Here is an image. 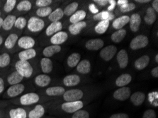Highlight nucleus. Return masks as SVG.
<instances>
[{
    "label": "nucleus",
    "mask_w": 158,
    "mask_h": 118,
    "mask_svg": "<svg viewBox=\"0 0 158 118\" xmlns=\"http://www.w3.org/2000/svg\"><path fill=\"white\" fill-rule=\"evenodd\" d=\"M16 70L23 77L29 78L32 75L33 69L31 64L28 61L19 60L15 64Z\"/></svg>",
    "instance_id": "f257e3e1"
},
{
    "label": "nucleus",
    "mask_w": 158,
    "mask_h": 118,
    "mask_svg": "<svg viewBox=\"0 0 158 118\" xmlns=\"http://www.w3.org/2000/svg\"><path fill=\"white\" fill-rule=\"evenodd\" d=\"M26 26H27L28 29L31 32H39V31L44 29L45 22L40 18L33 16L28 20Z\"/></svg>",
    "instance_id": "f03ea898"
},
{
    "label": "nucleus",
    "mask_w": 158,
    "mask_h": 118,
    "mask_svg": "<svg viewBox=\"0 0 158 118\" xmlns=\"http://www.w3.org/2000/svg\"><path fill=\"white\" fill-rule=\"evenodd\" d=\"M148 43H149V40H148L147 36L144 35H139L131 40L130 47L131 49L134 50H139L147 46Z\"/></svg>",
    "instance_id": "7ed1b4c3"
},
{
    "label": "nucleus",
    "mask_w": 158,
    "mask_h": 118,
    "mask_svg": "<svg viewBox=\"0 0 158 118\" xmlns=\"http://www.w3.org/2000/svg\"><path fill=\"white\" fill-rule=\"evenodd\" d=\"M84 93L80 89H71L65 91L63 94V98L66 102H75L80 100L82 98Z\"/></svg>",
    "instance_id": "20e7f679"
},
{
    "label": "nucleus",
    "mask_w": 158,
    "mask_h": 118,
    "mask_svg": "<svg viewBox=\"0 0 158 118\" xmlns=\"http://www.w3.org/2000/svg\"><path fill=\"white\" fill-rule=\"evenodd\" d=\"M84 107L82 101L78 100L75 102H65L62 104V110L68 113H75Z\"/></svg>",
    "instance_id": "39448f33"
},
{
    "label": "nucleus",
    "mask_w": 158,
    "mask_h": 118,
    "mask_svg": "<svg viewBox=\"0 0 158 118\" xmlns=\"http://www.w3.org/2000/svg\"><path fill=\"white\" fill-rule=\"evenodd\" d=\"M40 100V97L35 93H28L23 95L20 98V103L22 105H31L37 103Z\"/></svg>",
    "instance_id": "423d86ee"
},
{
    "label": "nucleus",
    "mask_w": 158,
    "mask_h": 118,
    "mask_svg": "<svg viewBox=\"0 0 158 118\" xmlns=\"http://www.w3.org/2000/svg\"><path fill=\"white\" fill-rule=\"evenodd\" d=\"M117 52V47L114 45H109L103 48L100 52V57L105 61H110Z\"/></svg>",
    "instance_id": "0eeeda50"
},
{
    "label": "nucleus",
    "mask_w": 158,
    "mask_h": 118,
    "mask_svg": "<svg viewBox=\"0 0 158 118\" xmlns=\"http://www.w3.org/2000/svg\"><path fill=\"white\" fill-rule=\"evenodd\" d=\"M131 89L128 87H121L115 91L114 93V98L115 99L124 101L126 100L131 96Z\"/></svg>",
    "instance_id": "6e6552de"
},
{
    "label": "nucleus",
    "mask_w": 158,
    "mask_h": 118,
    "mask_svg": "<svg viewBox=\"0 0 158 118\" xmlns=\"http://www.w3.org/2000/svg\"><path fill=\"white\" fill-rule=\"evenodd\" d=\"M68 35L66 32L64 31H60L52 36L51 38V43L52 45H60L63 44L68 40Z\"/></svg>",
    "instance_id": "1a4fd4ad"
},
{
    "label": "nucleus",
    "mask_w": 158,
    "mask_h": 118,
    "mask_svg": "<svg viewBox=\"0 0 158 118\" xmlns=\"http://www.w3.org/2000/svg\"><path fill=\"white\" fill-rule=\"evenodd\" d=\"M25 89L24 85L21 83L15 84V85L11 86L7 90V95L10 98H14L21 94Z\"/></svg>",
    "instance_id": "9d476101"
},
{
    "label": "nucleus",
    "mask_w": 158,
    "mask_h": 118,
    "mask_svg": "<svg viewBox=\"0 0 158 118\" xmlns=\"http://www.w3.org/2000/svg\"><path fill=\"white\" fill-rule=\"evenodd\" d=\"M18 45L21 48L24 50L31 49L35 45V40L29 36H23L18 40Z\"/></svg>",
    "instance_id": "9b49d317"
},
{
    "label": "nucleus",
    "mask_w": 158,
    "mask_h": 118,
    "mask_svg": "<svg viewBox=\"0 0 158 118\" xmlns=\"http://www.w3.org/2000/svg\"><path fill=\"white\" fill-rule=\"evenodd\" d=\"M104 45V41L102 39L97 38V39H91L89 40L86 43L85 47L87 49L89 50H98L103 47Z\"/></svg>",
    "instance_id": "f8f14e48"
},
{
    "label": "nucleus",
    "mask_w": 158,
    "mask_h": 118,
    "mask_svg": "<svg viewBox=\"0 0 158 118\" xmlns=\"http://www.w3.org/2000/svg\"><path fill=\"white\" fill-rule=\"evenodd\" d=\"M117 62L120 68L124 69L128 66V55L126 50H121L117 54Z\"/></svg>",
    "instance_id": "ddd939ff"
},
{
    "label": "nucleus",
    "mask_w": 158,
    "mask_h": 118,
    "mask_svg": "<svg viewBox=\"0 0 158 118\" xmlns=\"http://www.w3.org/2000/svg\"><path fill=\"white\" fill-rule=\"evenodd\" d=\"M45 114V108L42 105H37L27 114L28 118H41Z\"/></svg>",
    "instance_id": "4468645a"
},
{
    "label": "nucleus",
    "mask_w": 158,
    "mask_h": 118,
    "mask_svg": "<svg viewBox=\"0 0 158 118\" xmlns=\"http://www.w3.org/2000/svg\"><path fill=\"white\" fill-rule=\"evenodd\" d=\"M130 28L133 32H137L139 30L140 23H141V18L138 14H133L130 17Z\"/></svg>",
    "instance_id": "2eb2a0df"
},
{
    "label": "nucleus",
    "mask_w": 158,
    "mask_h": 118,
    "mask_svg": "<svg viewBox=\"0 0 158 118\" xmlns=\"http://www.w3.org/2000/svg\"><path fill=\"white\" fill-rule=\"evenodd\" d=\"M63 28V25L62 23L60 21L57 22H52L48 26V27L47 28L45 33L48 36H51L52 35L56 34V33L60 32Z\"/></svg>",
    "instance_id": "dca6fc26"
},
{
    "label": "nucleus",
    "mask_w": 158,
    "mask_h": 118,
    "mask_svg": "<svg viewBox=\"0 0 158 118\" xmlns=\"http://www.w3.org/2000/svg\"><path fill=\"white\" fill-rule=\"evenodd\" d=\"M9 118H27V112L23 108H12L9 110Z\"/></svg>",
    "instance_id": "f3484780"
},
{
    "label": "nucleus",
    "mask_w": 158,
    "mask_h": 118,
    "mask_svg": "<svg viewBox=\"0 0 158 118\" xmlns=\"http://www.w3.org/2000/svg\"><path fill=\"white\" fill-rule=\"evenodd\" d=\"M51 81V79L47 74H40L35 79V83L40 87H45L48 86Z\"/></svg>",
    "instance_id": "a211bd4d"
},
{
    "label": "nucleus",
    "mask_w": 158,
    "mask_h": 118,
    "mask_svg": "<svg viewBox=\"0 0 158 118\" xmlns=\"http://www.w3.org/2000/svg\"><path fill=\"white\" fill-rule=\"evenodd\" d=\"M145 99V95L143 92H135L131 96V101L135 106H140L144 102Z\"/></svg>",
    "instance_id": "6ab92c4d"
},
{
    "label": "nucleus",
    "mask_w": 158,
    "mask_h": 118,
    "mask_svg": "<svg viewBox=\"0 0 158 118\" xmlns=\"http://www.w3.org/2000/svg\"><path fill=\"white\" fill-rule=\"evenodd\" d=\"M115 16L111 12L108 11H103L100 13H98L93 16V18L95 21H111L114 18Z\"/></svg>",
    "instance_id": "aec40b11"
},
{
    "label": "nucleus",
    "mask_w": 158,
    "mask_h": 118,
    "mask_svg": "<svg viewBox=\"0 0 158 118\" xmlns=\"http://www.w3.org/2000/svg\"><path fill=\"white\" fill-rule=\"evenodd\" d=\"M35 56H36V52L33 48L23 50V51L19 52V59H20V60H22V61H28V59H33Z\"/></svg>",
    "instance_id": "412c9836"
},
{
    "label": "nucleus",
    "mask_w": 158,
    "mask_h": 118,
    "mask_svg": "<svg viewBox=\"0 0 158 118\" xmlns=\"http://www.w3.org/2000/svg\"><path fill=\"white\" fill-rule=\"evenodd\" d=\"M130 21V17L128 16H122L121 17L115 19L113 22V27L116 30L122 29Z\"/></svg>",
    "instance_id": "4be33fe9"
},
{
    "label": "nucleus",
    "mask_w": 158,
    "mask_h": 118,
    "mask_svg": "<svg viewBox=\"0 0 158 118\" xmlns=\"http://www.w3.org/2000/svg\"><path fill=\"white\" fill-rule=\"evenodd\" d=\"M87 26V23L85 21L73 23L69 26V31L72 35H78L81 32V31L84 29Z\"/></svg>",
    "instance_id": "5701e85b"
},
{
    "label": "nucleus",
    "mask_w": 158,
    "mask_h": 118,
    "mask_svg": "<svg viewBox=\"0 0 158 118\" xmlns=\"http://www.w3.org/2000/svg\"><path fill=\"white\" fill-rule=\"evenodd\" d=\"M132 80V76L129 74H123L116 79V85L118 87H123L131 82Z\"/></svg>",
    "instance_id": "b1692460"
},
{
    "label": "nucleus",
    "mask_w": 158,
    "mask_h": 118,
    "mask_svg": "<svg viewBox=\"0 0 158 118\" xmlns=\"http://www.w3.org/2000/svg\"><path fill=\"white\" fill-rule=\"evenodd\" d=\"M77 66V70L81 74H86L91 71V64L87 59H84L80 62Z\"/></svg>",
    "instance_id": "393cba45"
},
{
    "label": "nucleus",
    "mask_w": 158,
    "mask_h": 118,
    "mask_svg": "<svg viewBox=\"0 0 158 118\" xmlns=\"http://www.w3.org/2000/svg\"><path fill=\"white\" fill-rule=\"evenodd\" d=\"M150 57L148 55H143L135 62V67L138 70H143L149 64Z\"/></svg>",
    "instance_id": "a878e982"
},
{
    "label": "nucleus",
    "mask_w": 158,
    "mask_h": 118,
    "mask_svg": "<svg viewBox=\"0 0 158 118\" xmlns=\"http://www.w3.org/2000/svg\"><path fill=\"white\" fill-rule=\"evenodd\" d=\"M61 51V47L60 45H52L51 46H48L45 47L43 51V54L46 58L52 57V55H54L56 53Z\"/></svg>",
    "instance_id": "bb28decb"
},
{
    "label": "nucleus",
    "mask_w": 158,
    "mask_h": 118,
    "mask_svg": "<svg viewBox=\"0 0 158 118\" xmlns=\"http://www.w3.org/2000/svg\"><path fill=\"white\" fill-rule=\"evenodd\" d=\"M80 82V77L77 75H69L63 79V83L66 86H75Z\"/></svg>",
    "instance_id": "cd10ccee"
},
{
    "label": "nucleus",
    "mask_w": 158,
    "mask_h": 118,
    "mask_svg": "<svg viewBox=\"0 0 158 118\" xmlns=\"http://www.w3.org/2000/svg\"><path fill=\"white\" fill-rule=\"evenodd\" d=\"M155 19H156V12L152 7H148L144 17L145 22L148 25H152L154 23Z\"/></svg>",
    "instance_id": "c85d7f7f"
},
{
    "label": "nucleus",
    "mask_w": 158,
    "mask_h": 118,
    "mask_svg": "<svg viewBox=\"0 0 158 118\" xmlns=\"http://www.w3.org/2000/svg\"><path fill=\"white\" fill-rule=\"evenodd\" d=\"M65 90L61 86H53V87L48 88L45 91L46 94L49 96H57L63 95Z\"/></svg>",
    "instance_id": "c756f323"
},
{
    "label": "nucleus",
    "mask_w": 158,
    "mask_h": 118,
    "mask_svg": "<svg viewBox=\"0 0 158 118\" xmlns=\"http://www.w3.org/2000/svg\"><path fill=\"white\" fill-rule=\"evenodd\" d=\"M16 16L13 15H9L3 20V23H2V28L5 31H9L14 26L16 21Z\"/></svg>",
    "instance_id": "7c9ffc66"
},
{
    "label": "nucleus",
    "mask_w": 158,
    "mask_h": 118,
    "mask_svg": "<svg viewBox=\"0 0 158 118\" xmlns=\"http://www.w3.org/2000/svg\"><path fill=\"white\" fill-rule=\"evenodd\" d=\"M40 66L43 72L45 74H48L52 70V62L49 58H43L40 61Z\"/></svg>",
    "instance_id": "2f4dec72"
},
{
    "label": "nucleus",
    "mask_w": 158,
    "mask_h": 118,
    "mask_svg": "<svg viewBox=\"0 0 158 118\" xmlns=\"http://www.w3.org/2000/svg\"><path fill=\"white\" fill-rule=\"evenodd\" d=\"M23 77L21 76L19 72L15 71L12 72V73L8 76V78H7V81H8V83L10 84V85L12 86V85H15V84L20 83L21 81L23 80Z\"/></svg>",
    "instance_id": "473e14b6"
},
{
    "label": "nucleus",
    "mask_w": 158,
    "mask_h": 118,
    "mask_svg": "<svg viewBox=\"0 0 158 118\" xmlns=\"http://www.w3.org/2000/svg\"><path fill=\"white\" fill-rule=\"evenodd\" d=\"M86 15H87V14H86V12L84 10L77 11L71 16L70 21L72 23V24L81 22V21H82L85 18Z\"/></svg>",
    "instance_id": "72a5a7b5"
},
{
    "label": "nucleus",
    "mask_w": 158,
    "mask_h": 118,
    "mask_svg": "<svg viewBox=\"0 0 158 118\" xmlns=\"http://www.w3.org/2000/svg\"><path fill=\"white\" fill-rule=\"evenodd\" d=\"M64 12L60 8H57L48 16V19L51 22H57L63 17Z\"/></svg>",
    "instance_id": "f704fd0d"
},
{
    "label": "nucleus",
    "mask_w": 158,
    "mask_h": 118,
    "mask_svg": "<svg viewBox=\"0 0 158 118\" xmlns=\"http://www.w3.org/2000/svg\"><path fill=\"white\" fill-rule=\"evenodd\" d=\"M18 40V35L15 34V33H12L10 34L4 42V46H5L7 49H11L14 47V45L17 42Z\"/></svg>",
    "instance_id": "c9c22d12"
},
{
    "label": "nucleus",
    "mask_w": 158,
    "mask_h": 118,
    "mask_svg": "<svg viewBox=\"0 0 158 118\" xmlns=\"http://www.w3.org/2000/svg\"><path fill=\"white\" fill-rule=\"evenodd\" d=\"M126 35V31L125 29H120L111 35V40L114 43H120L123 40Z\"/></svg>",
    "instance_id": "e433bc0d"
},
{
    "label": "nucleus",
    "mask_w": 158,
    "mask_h": 118,
    "mask_svg": "<svg viewBox=\"0 0 158 118\" xmlns=\"http://www.w3.org/2000/svg\"><path fill=\"white\" fill-rule=\"evenodd\" d=\"M109 26V21H102L95 26V32L98 34H104Z\"/></svg>",
    "instance_id": "4c0bfd02"
},
{
    "label": "nucleus",
    "mask_w": 158,
    "mask_h": 118,
    "mask_svg": "<svg viewBox=\"0 0 158 118\" xmlns=\"http://www.w3.org/2000/svg\"><path fill=\"white\" fill-rule=\"evenodd\" d=\"M81 56L79 53H73L68 57V64L70 67H75L79 64L80 61Z\"/></svg>",
    "instance_id": "58836bf2"
},
{
    "label": "nucleus",
    "mask_w": 158,
    "mask_h": 118,
    "mask_svg": "<svg viewBox=\"0 0 158 118\" xmlns=\"http://www.w3.org/2000/svg\"><path fill=\"white\" fill-rule=\"evenodd\" d=\"M31 8L32 4L31 2L28 0H23V1L20 2L16 6L17 10L20 11H28L31 9Z\"/></svg>",
    "instance_id": "ea45409f"
},
{
    "label": "nucleus",
    "mask_w": 158,
    "mask_h": 118,
    "mask_svg": "<svg viewBox=\"0 0 158 118\" xmlns=\"http://www.w3.org/2000/svg\"><path fill=\"white\" fill-rule=\"evenodd\" d=\"M78 5L79 4L77 2H73V3L70 4L64 8V10L63 11L64 14H65L67 16L73 15L74 13H75L77 9L78 8Z\"/></svg>",
    "instance_id": "a19ab883"
},
{
    "label": "nucleus",
    "mask_w": 158,
    "mask_h": 118,
    "mask_svg": "<svg viewBox=\"0 0 158 118\" xmlns=\"http://www.w3.org/2000/svg\"><path fill=\"white\" fill-rule=\"evenodd\" d=\"M51 13H52V9L50 6L39 8L36 11L37 16H39V17H45V16H49Z\"/></svg>",
    "instance_id": "79ce46f5"
},
{
    "label": "nucleus",
    "mask_w": 158,
    "mask_h": 118,
    "mask_svg": "<svg viewBox=\"0 0 158 118\" xmlns=\"http://www.w3.org/2000/svg\"><path fill=\"white\" fill-rule=\"evenodd\" d=\"M11 58L9 54L4 53L2 55H0V67L4 68L8 66L10 63Z\"/></svg>",
    "instance_id": "37998d69"
},
{
    "label": "nucleus",
    "mask_w": 158,
    "mask_h": 118,
    "mask_svg": "<svg viewBox=\"0 0 158 118\" xmlns=\"http://www.w3.org/2000/svg\"><path fill=\"white\" fill-rule=\"evenodd\" d=\"M27 25V21L24 17H19L16 19L14 26L19 29H23Z\"/></svg>",
    "instance_id": "c03bdc74"
},
{
    "label": "nucleus",
    "mask_w": 158,
    "mask_h": 118,
    "mask_svg": "<svg viewBox=\"0 0 158 118\" xmlns=\"http://www.w3.org/2000/svg\"><path fill=\"white\" fill-rule=\"evenodd\" d=\"M16 0H7L4 6V10L6 13L11 11L16 6Z\"/></svg>",
    "instance_id": "a18cd8bd"
},
{
    "label": "nucleus",
    "mask_w": 158,
    "mask_h": 118,
    "mask_svg": "<svg viewBox=\"0 0 158 118\" xmlns=\"http://www.w3.org/2000/svg\"><path fill=\"white\" fill-rule=\"evenodd\" d=\"M72 118H89V114L86 110H80L74 113Z\"/></svg>",
    "instance_id": "49530a36"
},
{
    "label": "nucleus",
    "mask_w": 158,
    "mask_h": 118,
    "mask_svg": "<svg viewBox=\"0 0 158 118\" xmlns=\"http://www.w3.org/2000/svg\"><path fill=\"white\" fill-rule=\"evenodd\" d=\"M121 11L123 13H126V12H129L134 10L135 9V5L134 3H127L126 4L121 6Z\"/></svg>",
    "instance_id": "de8ad7c7"
},
{
    "label": "nucleus",
    "mask_w": 158,
    "mask_h": 118,
    "mask_svg": "<svg viewBox=\"0 0 158 118\" xmlns=\"http://www.w3.org/2000/svg\"><path fill=\"white\" fill-rule=\"evenodd\" d=\"M51 4H52V0H37V1L35 2V4H36V6L40 7V8L47 7Z\"/></svg>",
    "instance_id": "09e8293b"
},
{
    "label": "nucleus",
    "mask_w": 158,
    "mask_h": 118,
    "mask_svg": "<svg viewBox=\"0 0 158 118\" xmlns=\"http://www.w3.org/2000/svg\"><path fill=\"white\" fill-rule=\"evenodd\" d=\"M143 118H156V112H155L154 110L152 109L145 110V112L143 113Z\"/></svg>",
    "instance_id": "8fccbe9b"
},
{
    "label": "nucleus",
    "mask_w": 158,
    "mask_h": 118,
    "mask_svg": "<svg viewBox=\"0 0 158 118\" xmlns=\"http://www.w3.org/2000/svg\"><path fill=\"white\" fill-rule=\"evenodd\" d=\"M109 118H129V116L126 113H116L112 115Z\"/></svg>",
    "instance_id": "3c124183"
},
{
    "label": "nucleus",
    "mask_w": 158,
    "mask_h": 118,
    "mask_svg": "<svg viewBox=\"0 0 158 118\" xmlns=\"http://www.w3.org/2000/svg\"><path fill=\"white\" fill-rule=\"evenodd\" d=\"M89 11L92 12V14H97L99 13V9H98L97 7H96V6L94 5V4H90L89 6Z\"/></svg>",
    "instance_id": "603ef678"
},
{
    "label": "nucleus",
    "mask_w": 158,
    "mask_h": 118,
    "mask_svg": "<svg viewBox=\"0 0 158 118\" xmlns=\"http://www.w3.org/2000/svg\"><path fill=\"white\" fill-rule=\"evenodd\" d=\"M109 3L110 4V6H109V8H108V11H113L115 9V7H116V2L115 1V0H109Z\"/></svg>",
    "instance_id": "864d4df0"
},
{
    "label": "nucleus",
    "mask_w": 158,
    "mask_h": 118,
    "mask_svg": "<svg viewBox=\"0 0 158 118\" xmlns=\"http://www.w3.org/2000/svg\"><path fill=\"white\" fill-rule=\"evenodd\" d=\"M94 2H97L98 4H99L100 6H106V4L109 3L108 0H94Z\"/></svg>",
    "instance_id": "5fc2aeb1"
},
{
    "label": "nucleus",
    "mask_w": 158,
    "mask_h": 118,
    "mask_svg": "<svg viewBox=\"0 0 158 118\" xmlns=\"http://www.w3.org/2000/svg\"><path fill=\"white\" fill-rule=\"evenodd\" d=\"M152 8L154 9L155 12L158 11V1L157 0H155V1L152 2Z\"/></svg>",
    "instance_id": "6e6d98bb"
},
{
    "label": "nucleus",
    "mask_w": 158,
    "mask_h": 118,
    "mask_svg": "<svg viewBox=\"0 0 158 118\" xmlns=\"http://www.w3.org/2000/svg\"><path fill=\"white\" fill-rule=\"evenodd\" d=\"M151 73H152V76L153 77L157 78L158 77V67H155V68H153Z\"/></svg>",
    "instance_id": "4d7b16f0"
},
{
    "label": "nucleus",
    "mask_w": 158,
    "mask_h": 118,
    "mask_svg": "<svg viewBox=\"0 0 158 118\" xmlns=\"http://www.w3.org/2000/svg\"><path fill=\"white\" fill-rule=\"evenodd\" d=\"M4 90V82L2 78H0V93H2Z\"/></svg>",
    "instance_id": "13d9d810"
},
{
    "label": "nucleus",
    "mask_w": 158,
    "mask_h": 118,
    "mask_svg": "<svg viewBox=\"0 0 158 118\" xmlns=\"http://www.w3.org/2000/svg\"><path fill=\"white\" fill-rule=\"evenodd\" d=\"M127 3H128V0H118V1L117 2V4L119 6H122L123 5V4H126Z\"/></svg>",
    "instance_id": "bf43d9fd"
},
{
    "label": "nucleus",
    "mask_w": 158,
    "mask_h": 118,
    "mask_svg": "<svg viewBox=\"0 0 158 118\" xmlns=\"http://www.w3.org/2000/svg\"><path fill=\"white\" fill-rule=\"evenodd\" d=\"M136 2L139 3H148V2H150V0H137Z\"/></svg>",
    "instance_id": "052dcab7"
},
{
    "label": "nucleus",
    "mask_w": 158,
    "mask_h": 118,
    "mask_svg": "<svg viewBox=\"0 0 158 118\" xmlns=\"http://www.w3.org/2000/svg\"><path fill=\"white\" fill-rule=\"evenodd\" d=\"M3 20H4L3 18H2V17H0V28H1V27H2V23H3Z\"/></svg>",
    "instance_id": "680f3d73"
},
{
    "label": "nucleus",
    "mask_w": 158,
    "mask_h": 118,
    "mask_svg": "<svg viewBox=\"0 0 158 118\" xmlns=\"http://www.w3.org/2000/svg\"><path fill=\"white\" fill-rule=\"evenodd\" d=\"M2 43H3V38H2V36L0 35V45L2 44Z\"/></svg>",
    "instance_id": "e2e57ef3"
},
{
    "label": "nucleus",
    "mask_w": 158,
    "mask_h": 118,
    "mask_svg": "<svg viewBox=\"0 0 158 118\" xmlns=\"http://www.w3.org/2000/svg\"><path fill=\"white\" fill-rule=\"evenodd\" d=\"M155 61L158 62V55H156V56H155Z\"/></svg>",
    "instance_id": "0e129e2a"
},
{
    "label": "nucleus",
    "mask_w": 158,
    "mask_h": 118,
    "mask_svg": "<svg viewBox=\"0 0 158 118\" xmlns=\"http://www.w3.org/2000/svg\"><path fill=\"white\" fill-rule=\"evenodd\" d=\"M0 16H1V12H0Z\"/></svg>",
    "instance_id": "69168bd1"
}]
</instances>
